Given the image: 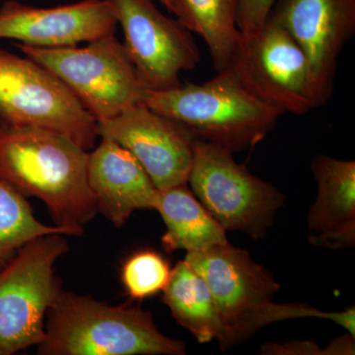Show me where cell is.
<instances>
[{
    "instance_id": "20",
    "label": "cell",
    "mask_w": 355,
    "mask_h": 355,
    "mask_svg": "<svg viewBox=\"0 0 355 355\" xmlns=\"http://www.w3.org/2000/svg\"><path fill=\"white\" fill-rule=\"evenodd\" d=\"M171 272L169 263L157 252L140 250L121 266V284L133 300H144L164 291Z\"/></svg>"
},
{
    "instance_id": "12",
    "label": "cell",
    "mask_w": 355,
    "mask_h": 355,
    "mask_svg": "<svg viewBox=\"0 0 355 355\" xmlns=\"http://www.w3.org/2000/svg\"><path fill=\"white\" fill-rule=\"evenodd\" d=\"M270 15L307 57L317 106L334 90L338 60L355 33V0H277Z\"/></svg>"
},
{
    "instance_id": "8",
    "label": "cell",
    "mask_w": 355,
    "mask_h": 355,
    "mask_svg": "<svg viewBox=\"0 0 355 355\" xmlns=\"http://www.w3.org/2000/svg\"><path fill=\"white\" fill-rule=\"evenodd\" d=\"M0 120L64 133L86 150L97 137V121L57 76L27 57L0 48Z\"/></svg>"
},
{
    "instance_id": "19",
    "label": "cell",
    "mask_w": 355,
    "mask_h": 355,
    "mask_svg": "<svg viewBox=\"0 0 355 355\" xmlns=\"http://www.w3.org/2000/svg\"><path fill=\"white\" fill-rule=\"evenodd\" d=\"M24 196L0 178V270L28 243L51 234L74 236L69 229L46 225Z\"/></svg>"
},
{
    "instance_id": "13",
    "label": "cell",
    "mask_w": 355,
    "mask_h": 355,
    "mask_svg": "<svg viewBox=\"0 0 355 355\" xmlns=\"http://www.w3.org/2000/svg\"><path fill=\"white\" fill-rule=\"evenodd\" d=\"M118 19L109 0L35 7L7 0L0 7V39L42 48L76 46L114 34Z\"/></svg>"
},
{
    "instance_id": "6",
    "label": "cell",
    "mask_w": 355,
    "mask_h": 355,
    "mask_svg": "<svg viewBox=\"0 0 355 355\" xmlns=\"http://www.w3.org/2000/svg\"><path fill=\"white\" fill-rule=\"evenodd\" d=\"M64 236L33 240L0 270V355L17 354L46 338V314L64 291L55 263L69 251Z\"/></svg>"
},
{
    "instance_id": "14",
    "label": "cell",
    "mask_w": 355,
    "mask_h": 355,
    "mask_svg": "<svg viewBox=\"0 0 355 355\" xmlns=\"http://www.w3.org/2000/svg\"><path fill=\"white\" fill-rule=\"evenodd\" d=\"M101 139L88 154V184L98 212L121 227L135 210H155L159 190L128 149L108 137Z\"/></svg>"
},
{
    "instance_id": "17",
    "label": "cell",
    "mask_w": 355,
    "mask_h": 355,
    "mask_svg": "<svg viewBox=\"0 0 355 355\" xmlns=\"http://www.w3.org/2000/svg\"><path fill=\"white\" fill-rule=\"evenodd\" d=\"M163 302L177 323L187 329L200 343L218 340L222 347L226 331L217 313L207 282L186 260L173 268Z\"/></svg>"
},
{
    "instance_id": "9",
    "label": "cell",
    "mask_w": 355,
    "mask_h": 355,
    "mask_svg": "<svg viewBox=\"0 0 355 355\" xmlns=\"http://www.w3.org/2000/svg\"><path fill=\"white\" fill-rule=\"evenodd\" d=\"M226 69L250 93L284 114L318 108L307 57L272 15L258 32L240 34Z\"/></svg>"
},
{
    "instance_id": "11",
    "label": "cell",
    "mask_w": 355,
    "mask_h": 355,
    "mask_svg": "<svg viewBox=\"0 0 355 355\" xmlns=\"http://www.w3.org/2000/svg\"><path fill=\"white\" fill-rule=\"evenodd\" d=\"M98 132L128 149L159 191L188 184L197 137L181 123L139 103L98 121Z\"/></svg>"
},
{
    "instance_id": "5",
    "label": "cell",
    "mask_w": 355,
    "mask_h": 355,
    "mask_svg": "<svg viewBox=\"0 0 355 355\" xmlns=\"http://www.w3.org/2000/svg\"><path fill=\"white\" fill-rule=\"evenodd\" d=\"M16 46L25 57L57 76L97 123L144 103L148 92L123 43L114 34L80 48H42L20 43Z\"/></svg>"
},
{
    "instance_id": "21",
    "label": "cell",
    "mask_w": 355,
    "mask_h": 355,
    "mask_svg": "<svg viewBox=\"0 0 355 355\" xmlns=\"http://www.w3.org/2000/svg\"><path fill=\"white\" fill-rule=\"evenodd\" d=\"M277 0H238L237 26L241 36H250L265 25Z\"/></svg>"
},
{
    "instance_id": "4",
    "label": "cell",
    "mask_w": 355,
    "mask_h": 355,
    "mask_svg": "<svg viewBox=\"0 0 355 355\" xmlns=\"http://www.w3.org/2000/svg\"><path fill=\"white\" fill-rule=\"evenodd\" d=\"M184 260L207 282L217 313L226 331L223 349L251 338L268 324L298 319L321 318L324 311L313 306L273 302L279 284L272 273L253 261L246 250L230 243L189 252Z\"/></svg>"
},
{
    "instance_id": "16",
    "label": "cell",
    "mask_w": 355,
    "mask_h": 355,
    "mask_svg": "<svg viewBox=\"0 0 355 355\" xmlns=\"http://www.w3.org/2000/svg\"><path fill=\"white\" fill-rule=\"evenodd\" d=\"M155 210L166 225L162 245L168 253L203 251L229 243L225 229L210 216L187 184L159 191Z\"/></svg>"
},
{
    "instance_id": "15",
    "label": "cell",
    "mask_w": 355,
    "mask_h": 355,
    "mask_svg": "<svg viewBox=\"0 0 355 355\" xmlns=\"http://www.w3.org/2000/svg\"><path fill=\"white\" fill-rule=\"evenodd\" d=\"M318 195L308 216L309 242L317 247L345 249L355 242V162L329 156L313 160Z\"/></svg>"
},
{
    "instance_id": "7",
    "label": "cell",
    "mask_w": 355,
    "mask_h": 355,
    "mask_svg": "<svg viewBox=\"0 0 355 355\" xmlns=\"http://www.w3.org/2000/svg\"><path fill=\"white\" fill-rule=\"evenodd\" d=\"M190 183L193 195L226 231L261 239L272 227L284 196L236 162L232 151L196 139Z\"/></svg>"
},
{
    "instance_id": "2",
    "label": "cell",
    "mask_w": 355,
    "mask_h": 355,
    "mask_svg": "<svg viewBox=\"0 0 355 355\" xmlns=\"http://www.w3.org/2000/svg\"><path fill=\"white\" fill-rule=\"evenodd\" d=\"M186 345L163 335L149 311L110 305L62 291L48 311L41 355H182Z\"/></svg>"
},
{
    "instance_id": "18",
    "label": "cell",
    "mask_w": 355,
    "mask_h": 355,
    "mask_svg": "<svg viewBox=\"0 0 355 355\" xmlns=\"http://www.w3.org/2000/svg\"><path fill=\"white\" fill-rule=\"evenodd\" d=\"M171 4L180 23L205 41L216 69H225L240 38L238 0H171Z\"/></svg>"
},
{
    "instance_id": "1",
    "label": "cell",
    "mask_w": 355,
    "mask_h": 355,
    "mask_svg": "<svg viewBox=\"0 0 355 355\" xmlns=\"http://www.w3.org/2000/svg\"><path fill=\"white\" fill-rule=\"evenodd\" d=\"M88 150L64 133L0 120V178L39 198L55 225L83 235L98 214L88 184Z\"/></svg>"
},
{
    "instance_id": "3",
    "label": "cell",
    "mask_w": 355,
    "mask_h": 355,
    "mask_svg": "<svg viewBox=\"0 0 355 355\" xmlns=\"http://www.w3.org/2000/svg\"><path fill=\"white\" fill-rule=\"evenodd\" d=\"M144 104L184 125L197 139L234 153L253 148L284 114L261 101L229 69L202 84L182 83L167 90H148Z\"/></svg>"
},
{
    "instance_id": "23",
    "label": "cell",
    "mask_w": 355,
    "mask_h": 355,
    "mask_svg": "<svg viewBox=\"0 0 355 355\" xmlns=\"http://www.w3.org/2000/svg\"><path fill=\"white\" fill-rule=\"evenodd\" d=\"M158 1H160L161 4H162V6H164L168 11H170V12H171V0H158Z\"/></svg>"
},
{
    "instance_id": "22",
    "label": "cell",
    "mask_w": 355,
    "mask_h": 355,
    "mask_svg": "<svg viewBox=\"0 0 355 355\" xmlns=\"http://www.w3.org/2000/svg\"><path fill=\"white\" fill-rule=\"evenodd\" d=\"M263 354L327 355L326 349L312 342H291L286 343H266L261 347Z\"/></svg>"
},
{
    "instance_id": "10",
    "label": "cell",
    "mask_w": 355,
    "mask_h": 355,
    "mask_svg": "<svg viewBox=\"0 0 355 355\" xmlns=\"http://www.w3.org/2000/svg\"><path fill=\"white\" fill-rule=\"evenodd\" d=\"M109 1L123 31V46L146 87L158 91L181 85L182 72L200 62L193 33L161 12L153 0Z\"/></svg>"
}]
</instances>
